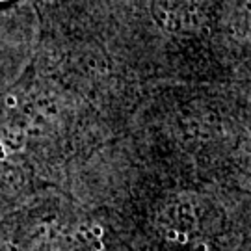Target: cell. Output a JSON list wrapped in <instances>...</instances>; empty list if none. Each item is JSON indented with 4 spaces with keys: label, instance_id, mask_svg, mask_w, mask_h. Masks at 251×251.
<instances>
[{
    "label": "cell",
    "instance_id": "1",
    "mask_svg": "<svg viewBox=\"0 0 251 251\" xmlns=\"http://www.w3.org/2000/svg\"><path fill=\"white\" fill-rule=\"evenodd\" d=\"M0 2H8V0H0Z\"/></svg>",
    "mask_w": 251,
    "mask_h": 251
}]
</instances>
